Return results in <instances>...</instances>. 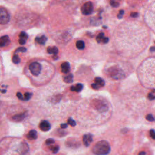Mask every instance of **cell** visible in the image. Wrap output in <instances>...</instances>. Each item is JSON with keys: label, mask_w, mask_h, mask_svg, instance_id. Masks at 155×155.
I'll return each mask as SVG.
<instances>
[{"label": "cell", "mask_w": 155, "mask_h": 155, "mask_svg": "<svg viewBox=\"0 0 155 155\" xmlns=\"http://www.w3.org/2000/svg\"><path fill=\"white\" fill-rule=\"evenodd\" d=\"M83 143L86 146L88 147L90 145V143H91L92 140H93V136L91 134H87L84 135L83 136Z\"/></svg>", "instance_id": "8fae6325"}, {"label": "cell", "mask_w": 155, "mask_h": 155, "mask_svg": "<svg viewBox=\"0 0 155 155\" xmlns=\"http://www.w3.org/2000/svg\"><path fill=\"white\" fill-rule=\"evenodd\" d=\"M67 127V125L66 124H62L61 125V127L62 128H66Z\"/></svg>", "instance_id": "d590c367"}, {"label": "cell", "mask_w": 155, "mask_h": 155, "mask_svg": "<svg viewBox=\"0 0 155 155\" xmlns=\"http://www.w3.org/2000/svg\"><path fill=\"white\" fill-rule=\"evenodd\" d=\"M16 95H17V97H18V99H19L20 100H23V96H22V94L21 93L18 92L17 94H16Z\"/></svg>", "instance_id": "d6a6232c"}, {"label": "cell", "mask_w": 155, "mask_h": 155, "mask_svg": "<svg viewBox=\"0 0 155 155\" xmlns=\"http://www.w3.org/2000/svg\"><path fill=\"white\" fill-rule=\"evenodd\" d=\"M39 127L42 131H48L51 128V124L47 120H42L39 124Z\"/></svg>", "instance_id": "9c48e42d"}, {"label": "cell", "mask_w": 155, "mask_h": 155, "mask_svg": "<svg viewBox=\"0 0 155 155\" xmlns=\"http://www.w3.org/2000/svg\"><path fill=\"white\" fill-rule=\"evenodd\" d=\"M130 15H131V16L133 17V18H136V17L138 16V13H136V12H133V13H131Z\"/></svg>", "instance_id": "836d02e7"}, {"label": "cell", "mask_w": 155, "mask_h": 155, "mask_svg": "<svg viewBox=\"0 0 155 155\" xmlns=\"http://www.w3.org/2000/svg\"><path fill=\"white\" fill-rule=\"evenodd\" d=\"M24 73L33 85L41 86L51 81L54 75L55 68L47 60L35 59L26 64Z\"/></svg>", "instance_id": "6da1fadb"}, {"label": "cell", "mask_w": 155, "mask_h": 155, "mask_svg": "<svg viewBox=\"0 0 155 155\" xmlns=\"http://www.w3.org/2000/svg\"><path fill=\"white\" fill-rule=\"evenodd\" d=\"M150 50H151V51H155V47H152L150 48Z\"/></svg>", "instance_id": "f35d334b"}, {"label": "cell", "mask_w": 155, "mask_h": 155, "mask_svg": "<svg viewBox=\"0 0 155 155\" xmlns=\"http://www.w3.org/2000/svg\"><path fill=\"white\" fill-rule=\"evenodd\" d=\"M27 138L30 140H34L37 138V132L34 130H30L27 135Z\"/></svg>", "instance_id": "2e32d148"}, {"label": "cell", "mask_w": 155, "mask_h": 155, "mask_svg": "<svg viewBox=\"0 0 155 155\" xmlns=\"http://www.w3.org/2000/svg\"><path fill=\"white\" fill-rule=\"evenodd\" d=\"M10 40L9 37L7 35H4L0 37V47H5L9 45Z\"/></svg>", "instance_id": "30bf717a"}, {"label": "cell", "mask_w": 155, "mask_h": 155, "mask_svg": "<svg viewBox=\"0 0 155 155\" xmlns=\"http://www.w3.org/2000/svg\"><path fill=\"white\" fill-rule=\"evenodd\" d=\"M68 123L71 125V126H75V125H76V122H75V121L74 120H73L72 119H69L68 120Z\"/></svg>", "instance_id": "83f0119b"}, {"label": "cell", "mask_w": 155, "mask_h": 155, "mask_svg": "<svg viewBox=\"0 0 155 155\" xmlns=\"http://www.w3.org/2000/svg\"><path fill=\"white\" fill-rule=\"evenodd\" d=\"M32 96V93L31 92H26L25 93L24 96H23V100L22 101H28Z\"/></svg>", "instance_id": "7402d4cb"}, {"label": "cell", "mask_w": 155, "mask_h": 155, "mask_svg": "<svg viewBox=\"0 0 155 155\" xmlns=\"http://www.w3.org/2000/svg\"><path fill=\"white\" fill-rule=\"evenodd\" d=\"M151 71H152V72H154V71H155V69H154V68H151ZM154 75V73H152V74L150 75V76H151L152 75Z\"/></svg>", "instance_id": "8d00e7d4"}, {"label": "cell", "mask_w": 155, "mask_h": 155, "mask_svg": "<svg viewBox=\"0 0 155 155\" xmlns=\"http://www.w3.org/2000/svg\"><path fill=\"white\" fill-rule=\"evenodd\" d=\"M83 89V85L82 84H77L70 87V90L71 91L80 92Z\"/></svg>", "instance_id": "9a60e30c"}, {"label": "cell", "mask_w": 155, "mask_h": 155, "mask_svg": "<svg viewBox=\"0 0 155 155\" xmlns=\"http://www.w3.org/2000/svg\"><path fill=\"white\" fill-rule=\"evenodd\" d=\"M146 119L150 122H153L154 120V118L151 114H147L146 116Z\"/></svg>", "instance_id": "484cf974"}, {"label": "cell", "mask_w": 155, "mask_h": 155, "mask_svg": "<svg viewBox=\"0 0 155 155\" xmlns=\"http://www.w3.org/2000/svg\"><path fill=\"white\" fill-rule=\"evenodd\" d=\"M26 48H24V47H19V48H18L17 50H16V51H21V52H25L26 51Z\"/></svg>", "instance_id": "f546056e"}, {"label": "cell", "mask_w": 155, "mask_h": 155, "mask_svg": "<svg viewBox=\"0 0 155 155\" xmlns=\"http://www.w3.org/2000/svg\"><path fill=\"white\" fill-rule=\"evenodd\" d=\"M150 134L151 137L153 139H155V131H154L153 130H150Z\"/></svg>", "instance_id": "1f68e13d"}, {"label": "cell", "mask_w": 155, "mask_h": 155, "mask_svg": "<svg viewBox=\"0 0 155 155\" xmlns=\"http://www.w3.org/2000/svg\"><path fill=\"white\" fill-rule=\"evenodd\" d=\"M124 13V11L123 10H120L119 13V14H118V15H117V18H118L119 19H121V18H122V16H123Z\"/></svg>", "instance_id": "f1b7e54d"}, {"label": "cell", "mask_w": 155, "mask_h": 155, "mask_svg": "<svg viewBox=\"0 0 155 155\" xmlns=\"http://www.w3.org/2000/svg\"><path fill=\"white\" fill-rule=\"evenodd\" d=\"M47 52L50 54L56 55L58 53V49L56 47H48L47 48Z\"/></svg>", "instance_id": "e0dca14e"}, {"label": "cell", "mask_w": 155, "mask_h": 155, "mask_svg": "<svg viewBox=\"0 0 155 155\" xmlns=\"http://www.w3.org/2000/svg\"><path fill=\"white\" fill-rule=\"evenodd\" d=\"M2 76V60L0 55V81L1 80Z\"/></svg>", "instance_id": "4316f807"}, {"label": "cell", "mask_w": 155, "mask_h": 155, "mask_svg": "<svg viewBox=\"0 0 155 155\" xmlns=\"http://www.w3.org/2000/svg\"><path fill=\"white\" fill-rule=\"evenodd\" d=\"M28 150H29L28 145L25 142H21L17 148V151L20 155L25 154L28 151Z\"/></svg>", "instance_id": "52a82bcc"}, {"label": "cell", "mask_w": 155, "mask_h": 155, "mask_svg": "<svg viewBox=\"0 0 155 155\" xmlns=\"http://www.w3.org/2000/svg\"><path fill=\"white\" fill-rule=\"evenodd\" d=\"M105 85L104 81L99 77H97L94 79V82L93 83L91 86L94 90H97L101 87H102Z\"/></svg>", "instance_id": "ba28073f"}, {"label": "cell", "mask_w": 155, "mask_h": 155, "mask_svg": "<svg viewBox=\"0 0 155 155\" xmlns=\"http://www.w3.org/2000/svg\"><path fill=\"white\" fill-rule=\"evenodd\" d=\"M148 97L149 99H150V100H153V99H155V95H154V94H153V93H149Z\"/></svg>", "instance_id": "4dcf8cb0"}, {"label": "cell", "mask_w": 155, "mask_h": 155, "mask_svg": "<svg viewBox=\"0 0 155 155\" xmlns=\"http://www.w3.org/2000/svg\"><path fill=\"white\" fill-rule=\"evenodd\" d=\"M85 42L84 41L78 40L76 42V47L78 50H82L85 48Z\"/></svg>", "instance_id": "ac0fdd59"}, {"label": "cell", "mask_w": 155, "mask_h": 155, "mask_svg": "<svg viewBox=\"0 0 155 155\" xmlns=\"http://www.w3.org/2000/svg\"><path fill=\"white\" fill-rule=\"evenodd\" d=\"M104 38H105L104 34L103 33H101L96 37V41L98 43H101V42H103V40H104Z\"/></svg>", "instance_id": "44dd1931"}, {"label": "cell", "mask_w": 155, "mask_h": 155, "mask_svg": "<svg viewBox=\"0 0 155 155\" xmlns=\"http://www.w3.org/2000/svg\"><path fill=\"white\" fill-rule=\"evenodd\" d=\"M12 62L15 64H18L21 62V59L19 57V56L16 54H15L12 57Z\"/></svg>", "instance_id": "ffe728a7"}, {"label": "cell", "mask_w": 155, "mask_h": 155, "mask_svg": "<svg viewBox=\"0 0 155 155\" xmlns=\"http://www.w3.org/2000/svg\"><path fill=\"white\" fill-rule=\"evenodd\" d=\"M109 75L113 79H120L125 76V73L124 70H122L120 67L114 65L110 67L108 70Z\"/></svg>", "instance_id": "277c9868"}, {"label": "cell", "mask_w": 155, "mask_h": 155, "mask_svg": "<svg viewBox=\"0 0 155 155\" xmlns=\"http://www.w3.org/2000/svg\"><path fill=\"white\" fill-rule=\"evenodd\" d=\"M50 150L52 151L53 153L55 154V153H57L59 150V147L58 145H56V146H54V147H51L50 148Z\"/></svg>", "instance_id": "603a6c76"}, {"label": "cell", "mask_w": 155, "mask_h": 155, "mask_svg": "<svg viewBox=\"0 0 155 155\" xmlns=\"http://www.w3.org/2000/svg\"><path fill=\"white\" fill-rule=\"evenodd\" d=\"M139 155H145V153L143 152V151H142V152H140V153L139 154Z\"/></svg>", "instance_id": "74e56055"}, {"label": "cell", "mask_w": 155, "mask_h": 155, "mask_svg": "<svg viewBox=\"0 0 155 155\" xmlns=\"http://www.w3.org/2000/svg\"><path fill=\"white\" fill-rule=\"evenodd\" d=\"M111 150L110 145L105 140L97 142L93 147L92 151L96 155H107Z\"/></svg>", "instance_id": "7a4b0ae2"}, {"label": "cell", "mask_w": 155, "mask_h": 155, "mask_svg": "<svg viewBox=\"0 0 155 155\" xmlns=\"http://www.w3.org/2000/svg\"><path fill=\"white\" fill-rule=\"evenodd\" d=\"M54 143V140L53 139H51V138L47 139L46 141H45V143H46V145H51V144H53V143Z\"/></svg>", "instance_id": "d4e9b609"}, {"label": "cell", "mask_w": 155, "mask_h": 155, "mask_svg": "<svg viewBox=\"0 0 155 155\" xmlns=\"http://www.w3.org/2000/svg\"><path fill=\"white\" fill-rule=\"evenodd\" d=\"M81 12L84 15H89L93 11V4L91 1L85 2L81 7Z\"/></svg>", "instance_id": "8992f818"}, {"label": "cell", "mask_w": 155, "mask_h": 155, "mask_svg": "<svg viewBox=\"0 0 155 155\" xmlns=\"http://www.w3.org/2000/svg\"><path fill=\"white\" fill-rule=\"evenodd\" d=\"M110 3L112 7H117L119 5V2H117V1H116L112 0V1H111L110 2Z\"/></svg>", "instance_id": "cb8c5ba5"}, {"label": "cell", "mask_w": 155, "mask_h": 155, "mask_svg": "<svg viewBox=\"0 0 155 155\" xmlns=\"http://www.w3.org/2000/svg\"><path fill=\"white\" fill-rule=\"evenodd\" d=\"M63 80L66 83H71L73 81V76L72 74L70 73L68 75L64 76Z\"/></svg>", "instance_id": "d6986e66"}, {"label": "cell", "mask_w": 155, "mask_h": 155, "mask_svg": "<svg viewBox=\"0 0 155 155\" xmlns=\"http://www.w3.org/2000/svg\"><path fill=\"white\" fill-rule=\"evenodd\" d=\"M146 19L148 25L155 30V2L147 12Z\"/></svg>", "instance_id": "5b68a950"}, {"label": "cell", "mask_w": 155, "mask_h": 155, "mask_svg": "<svg viewBox=\"0 0 155 155\" xmlns=\"http://www.w3.org/2000/svg\"><path fill=\"white\" fill-rule=\"evenodd\" d=\"M11 15L9 11L5 7L0 6V30L6 28L10 22Z\"/></svg>", "instance_id": "3957f363"}, {"label": "cell", "mask_w": 155, "mask_h": 155, "mask_svg": "<svg viewBox=\"0 0 155 155\" xmlns=\"http://www.w3.org/2000/svg\"><path fill=\"white\" fill-rule=\"evenodd\" d=\"M19 37V39L18 41L19 43L21 45H24L27 42V39H28L27 33H26L24 31H22L20 33Z\"/></svg>", "instance_id": "4fadbf2b"}, {"label": "cell", "mask_w": 155, "mask_h": 155, "mask_svg": "<svg viewBox=\"0 0 155 155\" xmlns=\"http://www.w3.org/2000/svg\"><path fill=\"white\" fill-rule=\"evenodd\" d=\"M47 39V37L45 35H39V36L36 37L35 41H36V43H38L39 44L44 45L46 42Z\"/></svg>", "instance_id": "5bb4252c"}, {"label": "cell", "mask_w": 155, "mask_h": 155, "mask_svg": "<svg viewBox=\"0 0 155 155\" xmlns=\"http://www.w3.org/2000/svg\"><path fill=\"white\" fill-rule=\"evenodd\" d=\"M108 41H109V39H108V38H107V37H105L104 39V40H103L102 43H104V44H107V43H108Z\"/></svg>", "instance_id": "e575fe53"}, {"label": "cell", "mask_w": 155, "mask_h": 155, "mask_svg": "<svg viewBox=\"0 0 155 155\" xmlns=\"http://www.w3.org/2000/svg\"><path fill=\"white\" fill-rule=\"evenodd\" d=\"M61 69L62 73L64 74H67L70 71V65L68 62H63L61 65Z\"/></svg>", "instance_id": "7c38bea8"}]
</instances>
